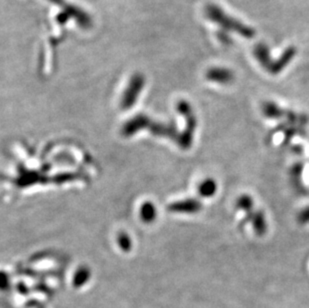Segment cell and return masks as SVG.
<instances>
[{
    "mask_svg": "<svg viewBox=\"0 0 309 308\" xmlns=\"http://www.w3.org/2000/svg\"><path fill=\"white\" fill-rule=\"evenodd\" d=\"M206 79L221 85H227L234 80V74L227 68L213 67L206 72Z\"/></svg>",
    "mask_w": 309,
    "mask_h": 308,
    "instance_id": "5b68a950",
    "label": "cell"
},
{
    "mask_svg": "<svg viewBox=\"0 0 309 308\" xmlns=\"http://www.w3.org/2000/svg\"><path fill=\"white\" fill-rule=\"evenodd\" d=\"M118 244L119 246L123 249V250H129L131 248V240L129 238V236L124 233V232H121L118 236Z\"/></svg>",
    "mask_w": 309,
    "mask_h": 308,
    "instance_id": "8fae6325",
    "label": "cell"
},
{
    "mask_svg": "<svg viewBox=\"0 0 309 308\" xmlns=\"http://www.w3.org/2000/svg\"><path fill=\"white\" fill-rule=\"evenodd\" d=\"M197 191L201 197L210 198L214 196L217 191V183L212 178H206L198 185Z\"/></svg>",
    "mask_w": 309,
    "mask_h": 308,
    "instance_id": "52a82bcc",
    "label": "cell"
},
{
    "mask_svg": "<svg viewBox=\"0 0 309 308\" xmlns=\"http://www.w3.org/2000/svg\"><path fill=\"white\" fill-rule=\"evenodd\" d=\"M144 84H145V79L142 74L137 73V74H134V76H132L122 96L121 106L123 109L131 108V106L136 102L139 94L141 93V90L144 87Z\"/></svg>",
    "mask_w": 309,
    "mask_h": 308,
    "instance_id": "3957f363",
    "label": "cell"
},
{
    "mask_svg": "<svg viewBox=\"0 0 309 308\" xmlns=\"http://www.w3.org/2000/svg\"><path fill=\"white\" fill-rule=\"evenodd\" d=\"M177 111L184 117L186 125L183 132L178 136L177 143L183 150H188L193 143V137L197 126L196 116L190 104L184 100L177 103Z\"/></svg>",
    "mask_w": 309,
    "mask_h": 308,
    "instance_id": "7a4b0ae2",
    "label": "cell"
},
{
    "mask_svg": "<svg viewBox=\"0 0 309 308\" xmlns=\"http://www.w3.org/2000/svg\"><path fill=\"white\" fill-rule=\"evenodd\" d=\"M248 220L250 221L252 228L254 232L258 236H263L267 231V220L264 212L260 209H256L253 211V213L248 217Z\"/></svg>",
    "mask_w": 309,
    "mask_h": 308,
    "instance_id": "8992f818",
    "label": "cell"
},
{
    "mask_svg": "<svg viewBox=\"0 0 309 308\" xmlns=\"http://www.w3.org/2000/svg\"><path fill=\"white\" fill-rule=\"evenodd\" d=\"M262 113L270 119H278L287 116L286 112L273 102H265L262 105Z\"/></svg>",
    "mask_w": 309,
    "mask_h": 308,
    "instance_id": "ba28073f",
    "label": "cell"
},
{
    "mask_svg": "<svg viewBox=\"0 0 309 308\" xmlns=\"http://www.w3.org/2000/svg\"><path fill=\"white\" fill-rule=\"evenodd\" d=\"M236 208L242 210L247 217H249L254 210V202L252 197L248 194H242L236 200Z\"/></svg>",
    "mask_w": 309,
    "mask_h": 308,
    "instance_id": "9c48e42d",
    "label": "cell"
},
{
    "mask_svg": "<svg viewBox=\"0 0 309 308\" xmlns=\"http://www.w3.org/2000/svg\"><path fill=\"white\" fill-rule=\"evenodd\" d=\"M297 220L300 224H308L309 223V206L306 208L302 209L298 215H297Z\"/></svg>",
    "mask_w": 309,
    "mask_h": 308,
    "instance_id": "7c38bea8",
    "label": "cell"
},
{
    "mask_svg": "<svg viewBox=\"0 0 309 308\" xmlns=\"http://www.w3.org/2000/svg\"><path fill=\"white\" fill-rule=\"evenodd\" d=\"M202 209L201 201L195 198H187L172 202L168 205V210L173 213H182V214H195Z\"/></svg>",
    "mask_w": 309,
    "mask_h": 308,
    "instance_id": "277c9868",
    "label": "cell"
},
{
    "mask_svg": "<svg viewBox=\"0 0 309 308\" xmlns=\"http://www.w3.org/2000/svg\"><path fill=\"white\" fill-rule=\"evenodd\" d=\"M156 215H157L156 208L152 202H145L142 204L140 208V216L144 222L146 223L153 222L156 218Z\"/></svg>",
    "mask_w": 309,
    "mask_h": 308,
    "instance_id": "30bf717a",
    "label": "cell"
},
{
    "mask_svg": "<svg viewBox=\"0 0 309 308\" xmlns=\"http://www.w3.org/2000/svg\"><path fill=\"white\" fill-rule=\"evenodd\" d=\"M205 13L206 16L209 18V20L213 21L214 23L218 24L219 26L228 31L240 34L244 38H252L255 34L254 29L240 22L236 18L229 16L224 12V10H222L217 5H212V4L208 5L205 9Z\"/></svg>",
    "mask_w": 309,
    "mask_h": 308,
    "instance_id": "6da1fadb",
    "label": "cell"
}]
</instances>
